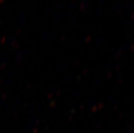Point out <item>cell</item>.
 Instances as JSON below:
<instances>
[]
</instances>
